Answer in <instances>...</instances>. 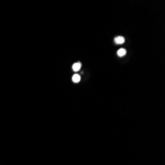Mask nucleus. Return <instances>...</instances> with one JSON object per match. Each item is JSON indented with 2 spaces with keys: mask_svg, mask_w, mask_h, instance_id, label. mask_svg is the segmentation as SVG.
<instances>
[{
  "mask_svg": "<svg viewBox=\"0 0 165 165\" xmlns=\"http://www.w3.org/2000/svg\"><path fill=\"white\" fill-rule=\"evenodd\" d=\"M124 39L123 38V37H117V38H115V43H117V44H122V43H124Z\"/></svg>",
  "mask_w": 165,
  "mask_h": 165,
  "instance_id": "f257e3e1",
  "label": "nucleus"
},
{
  "mask_svg": "<svg viewBox=\"0 0 165 165\" xmlns=\"http://www.w3.org/2000/svg\"><path fill=\"white\" fill-rule=\"evenodd\" d=\"M80 79H81V77H80L79 74H74V75L72 76V82H74V83L80 82Z\"/></svg>",
  "mask_w": 165,
  "mask_h": 165,
  "instance_id": "f03ea898",
  "label": "nucleus"
},
{
  "mask_svg": "<svg viewBox=\"0 0 165 165\" xmlns=\"http://www.w3.org/2000/svg\"><path fill=\"white\" fill-rule=\"evenodd\" d=\"M80 68H81V63H80V62L74 63V64L72 65V69H73L74 71H78V70H79Z\"/></svg>",
  "mask_w": 165,
  "mask_h": 165,
  "instance_id": "7ed1b4c3",
  "label": "nucleus"
},
{
  "mask_svg": "<svg viewBox=\"0 0 165 165\" xmlns=\"http://www.w3.org/2000/svg\"><path fill=\"white\" fill-rule=\"evenodd\" d=\"M124 54H125V49L124 48H120L118 50V55L119 56H124Z\"/></svg>",
  "mask_w": 165,
  "mask_h": 165,
  "instance_id": "20e7f679",
  "label": "nucleus"
}]
</instances>
